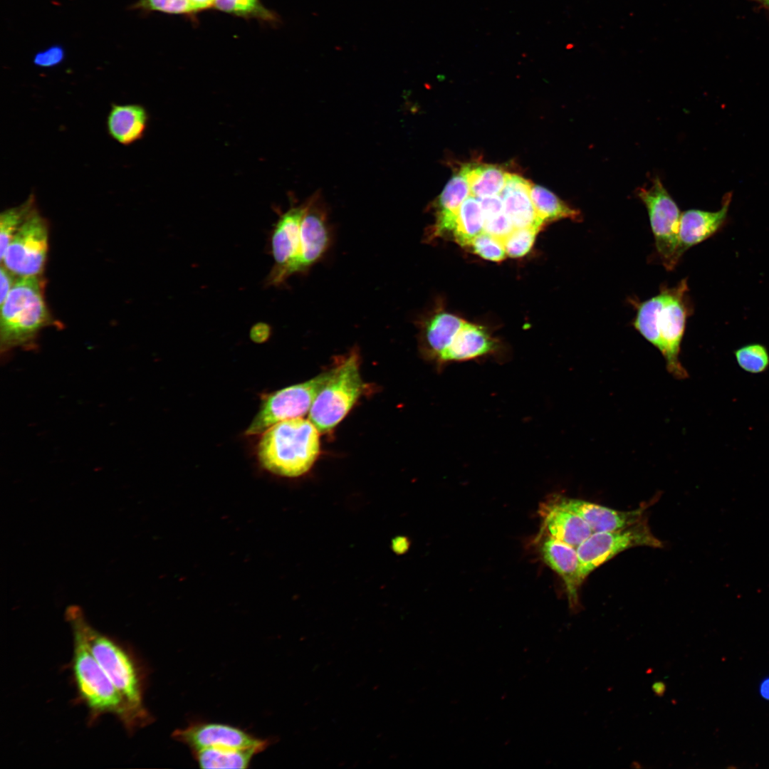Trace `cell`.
<instances>
[{
	"instance_id": "36",
	"label": "cell",
	"mask_w": 769,
	"mask_h": 769,
	"mask_svg": "<svg viewBox=\"0 0 769 769\" xmlns=\"http://www.w3.org/2000/svg\"><path fill=\"white\" fill-rule=\"evenodd\" d=\"M0 278H1V293H0V303L1 304L9 293L11 290L12 287L15 284L18 279V276L9 271L3 264L1 265L0 268Z\"/></svg>"
},
{
	"instance_id": "28",
	"label": "cell",
	"mask_w": 769,
	"mask_h": 769,
	"mask_svg": "<svg viewBox=\"0 0 769 769\" xmlns=\"http://www.w3.org/2000/svg\"><path fill=\"white\" fill-rule=\"evenodd\" d=\"M735 357L738 366L744 371L751 374H759L769 367V352L767 348L759 343H751L737 349Z\"/></svg>"
},
{
	"instance_id": "27",
	"label": "cell",
	"mask_w": 769,
	"mask_h": 769,
	"mask_svg": "<svg viewBox=\"0 0 769 769\" xmlns=\"http://www.w3.org/2000/svg\"><path fill=\"white\" fill-rule=\"evenodd\" d=\"M36 208L35 197L31 194L21 204L3 211L0 215V258L25 220Z\"/></svg>"
},
{
	"instance_id": "17",
	"label": "cell",
	"mask_w": 769,
	"mask_h": 769,
	"mask_svg": "<svg viewBox=\"0 0 769 769\" xmlns=\"http://www.w3.org/2000/svg\"><path fill=\"white\" fill-rule=\"evenodd\" d=\"M502 357L501 342L486 327L465 322L444 354L440 370L449 363Z\"/></svg>"
},
{
	"instance_id": "6",
	"label": "cell",
	"mask_w": 769,
	"mask_h": 769,
	"mask_svg": "<svg viewBox=\"0 0 769 769\" xmlns=\"http://www.w3.org/2000/svg\"><path fill=\"white\" fill-rule=\"evenodd\" d=\"M364 387L359 354L352 350L333 368L311 405L308 419L321 433L332 431L350 411Z\"/></svg>"
},
{
	"instance_id": "38",
	"label": "cell",
	"mask_w": 769,
	"mask_h": 769,
	"mask_svg": "<svg viewBox=\"0 0 769 769\" xmlns=\"http://www.w3.org/2000/svg\"><path fill=\"white\" fill-rule=\"evenodd\" d=\"M194 12L214 6V0H189Z\"/></svg>"
},
{
	"instance_id": "25",
	"label": "cell",
	"mask_w": 769,
	"mask_h": 769,
	"mask_svg": "<svg viewBox=\"0 0 769 769\" xmlns=\"http://www.w3.org/2000/svg\"><path fill=\"white\" fill-rule=\"evenodd\" d=\"M202 768H246L258 750L206 748L192 751Z\"/></svg>"
},
{
	"instance_id": "13",
	"label": "cell",
	"mask_w": 769,
	"mask_h": 769,
	"mask_svg": "<svg viewBox=\"0 0 769 769\" xmlns=\"http://www.w3.org/2000/svg\"><path fill=\"white\" fill-rule=\"evenodd\" d=\"M330 240L327 209L316 193L310 197L302 221L300 251L291 275L304 273L312 267L326 252Z\"/></svg>"
},
{
	"instance_id": "21",
	"label": "cell",
	"mask_w": 769,
	"mask_h": 769,
	"mask_svg": "<svg viewBox=\"0 0 769 769\" xmlns=\"http://www.w3.org/2000/svg\"><path fill=\"white\" fill-rule=\"evenodd\" d=\"M532 183L516 174L508 173L501 192L504 211L515 228L536 227L544 225L538 217L530 190Z\"/></svg>"
},
{
	"instance_id": "35",
	"label": "cell",
	"mask_w": 769,
	"mask_h": 769,
	"mask_svg": "<svg viewBox=\"0 0 769 769\" xmlns=\"http://www.w3.org/2000/svg\"><path fill=\"white\" fill-rule=\"evenodd\" d=\"M483 214L488 216L504 211L503 202L500 195H492L478 199Z\"/></svg>"
},
{
	"instance_id": "14",
	"label": "cell",
	"mask_w": 769,
	"mask_h": 769,
	"mask_svg": "<svg viewBox=\"0 0 769 769\" xmlns=\"http://www.w3.org/2000/svg\"><path fill=\"white\" fill-rule=\"evenodd\" d=\"M539 552L543 562L564 582L569 608L577 613L581 610L579 590L584 582L577 548L541 532Z\"/></svg>"
},
{
	"instance_id": "2",
	"label": "cell",
	"mask_w": 769,
	"mask_h": 769,
	"mask_svg": "<svg viewBox=\"0 0 769 769\" xmlns=\"http://www.w3.org/2000/svg\"><path fill=\"white\" fill-rule=\"evenodd\" d=\"M72 629L78 632L105 673L124 699L139 727L152 718L143 703V682L132 656L113 639L93 628L80 608L69 607L66 614Z\"/></svg>"
},
{
	"instance_id": "29",
	"label": "cell",
	"mask_w": 769,
	"mask_h": 769,
	"mask_svg": "<svg viewBox=\"0 0 769 769\" xmlns=\"http://www.w3.org/2000/svg\"><path fill=\"white\" fill-rule=\"evenodd\" d=\"M214 6L220 11L239 16L258 17L268 21L276 19L259 0H214Z\"/></svg>"
},
{
	"instance_id": "1",
	"label": "cell",
	"mask_w": 769,
	"mask_h": 769,
	"mask_svg": "<svg viewBox=\"0 0 769 769\" xmlns=\"http://www.w3.org/2000/svg\"><path fill=\"white\" fill-rule=\"evenodd\" d=\"M686 279L672 288L663 287L658 295L639 304L633 325L662 353L666 369L679 380L689 375L679 355L689 313Z\"/></svg>"
},
{
	"instance_id": "31",
	"label": "cell",
	"mask_w": 769,
	"mask_h": 769,
	"mask_svg": "<svg viewBox=\"0 0 769 769\" xmlns=\"http://www.w3.org/2000/svg\"><path fill=\"white\" fill-rule=\"evenodd\" d=\"M467 246L479 256L492 261H501L506 256L502 241L485 231L473 239Z\"/></svg>"
},
{
	"instance_id": "37",
	"label": "cell",
	"mask_w": 769,
	"mask_h": 769,
	"mask_svg": "<svg viewBox=\"0 0 769 769\" xmlns=\"http://www.w3.org/2000/svg\"><path fill=\"white\" fill-rule=\"evenodd\" d=\"M269 326L263 323H259L253 325L251 330V338L257 342L266 340L270 335Z\"/></svg>"
},
{
	"instance_id": "30",
	"label": "cell",
	"mask_w": 769,
	"mask_h": 769,
	"mask_svg": "<svg viewBox=\"0 0 769 769\" xmlns=\"http://www.w3.org/2000/svg\"><path fill=\"white\" fill-rule=\"evenodd\" d=\"M540 229L536 227L515 228L502 240L506 255L511 257L525 255L533 246Z\"/></svg>"
},
{
	"instance_id": "34",
	"label": "cell",
	"mask_w": 769,
	"mask_h": 769,
	"mask_svg": "<svg viewBox=\"0 0 769 769\" xmlns=\"http://www.w3.org/2000/svg\"><path fill=\"white\" fill-rule=\"evenodd\" d=\"M65 57V52L61 46H52L37 53L33 58V63L41 68H51L61 63Z\"/></svg>"
},
{
	"instance_id": "15",
	"label": "cell",
	"mask_w": 769,
	"mask_h": 769,
	"mask_svg": "<svg viewBox=\"0 0 769 769\" xmlns=\"http://www.w3.org/2000/svg\"><path fill=\"white\" fill-rule=\"evenodd\" d=\"M551 498L560 506L581 517L593 533L616 530L634 524L644 516L646 509L651 504L649 501L638 508L623 511L562 495H554Z\"/></svg>"
},
{
	"instance_id": "18",
	"label": "cell",
	"mask_w": 769,
	"mask_h": 769,
	"mask_svg": "<svg viewBox=\"0 0 769 769\" xmlns=\"http://www.w3.org/2000/svg\"><path fill=\"white\" fill-rule=\"evenodd\" d=\"M731 202V194L723 197L720 209L708 211L690 209L681 214L678 254L679 258L691 247L697 245L718 232L726 221Z\"/></svg>"
},
{
	"instance_id": "26",
	"label": "cell",
	"mask_w": 769,
	"mask_h": 769,
	"mask_svg": "<svg viewBox=\"0 0 769 769\" xmlns=\"http://www.w3.org/2000/svg\"><path fill=\"white\" fill-rule=\"evenodd\" d=\"M484 231V216L478 199L471 195L466 198L458 211L453 236L457 243L466 246Z\"/></svg>"
},
{
	"instance_id": "41",
	"label": "cell",
	"mask_w": 769,
	"mask_h": 769,
	"mask_svg": "<svg viewBox=\"0 0 769 769\" xmlns=\"http://www.w3.org/2000/svg\"><path fill=\"white\" fill-rule=\"evenodd\" d=\"M631 767L633 768H638V769L642 768V765L637 761H633L632 763Z\"/></svg>"
},
{
	"instance_id": "23",
	"label": "cell",
	"mask_w": 769,
	"mask_h": 769,
	"mask_svg": "<svg viewBox=\"0 0 769 769\" xmlns=\"http://www.w3.org/2000/svg\"><path fill=\"white\" fill-rule=\"evenodd\" d=\"M460 170L469 183L471 195L477 199L501 193L508 175L501 167L487 164L469 163Z\"/></svg>"
},
{
	"instance_id": "24",
	"label": "cell",
	"mask_w": 769,
	"mask_h": 769,
	"mask_svg": "<svg viewBox=\"0 0 769 769\" xmlns=\"http://www.w3.org/2000/svg\"><path fill=\"white\" fill-rule=\"evenodd\" d=\"M530 194L536 213L543 224L563 219L580 220L581 214L545 187L531 184Z\"/></svg>"
},
{
	"instance_id": "22",
	"label": "cell",
	"mask_w": 769,
	"mask_h": 769,
	"mask_svg": "<svg viewBox=\"0 0 769 769\" xmlns=\"http://www.w3.org/2000/svg\"><path fill=\"white\" fill-rule=\"evenodd\" d=\"M148 120L146 109L140 104L113 103L107 117V131L115 141L128 146L143 137Z\"/></svg>"
},
{
	"instance_id": "39",
	"label": "cell",
	"mask_w": 769,
	"mask_h": 769,
	"mask_svg": "<svg viewBox=\"0 0 769 769\" xmlns=\"http://www.w3.org/2000/svg\"><path fill=\"white\" fill-rule=\"evenodd\" d=\"M652 690L656 696H663L666 691V685L664 681H657L653 683Z\"/></svg>"
},
{
	"instance_id": "7",
	"label": "cell",
	"mask_w": 769,
	"mask_h": 769,
	"mask_svg": "<svg viewBox=\"0 0 769 769\" xmlns=\"http://www.w3.org/2000/svg\"><path fill=\"white\" fill-rule=\"evenodd\" d=\"M333 371V368L304 382L266 394L261 399L258 411L245 431V434H261L279 422L301 417L309 412L314 399L330 377Z\"/></svg>"
},
{
	"instance_id": "8",
	"label": "cell",
	"mask_w": 769,
	"mask_h": 769,
	"mask_svg": "<svg viewBox=\"0 0 769 769\" xmlns=\"http://www.w3.org/2000/svg\"><path fill=\"white\" fill-rule=\"evenodd\" d=\"M639 546L662 547L661 540L652 533L645 516L622 528L592 533L577 548L582 578L585 580L596 568L619 553Z\"/></svg>"
},
{
	"instance_id": "33",
	"label": "cell",
	"mask_w": 769,
	"mask_h": 769,
	"mask_svg": "<svg viewBox=\"0 0 769 769\" xmlns=\"http://www.w3.org/2000/svg\"><path fill=\"white\" fill-rule=\"evenodd\" d=\"M511 221L505 211L484 217V231L486 233L503 240L513 230Z\"/></svg>"
},
{
	"instance_id": "9",
	"label": "cell",
	"mask_w": 769,
	"mask_h": 769,
	"mask_svg": "<svg viewBox=\"0 0 769 769\" xmlns=\"http://www.w3.org/2000/svg\"><path fill=\"white\" fill-rule=\"evenodd\" d=\"M637 195L647 209L661 261L667 270H672L680 258L678 254L679 209L658 177L653 180L649 188L639 189Z\"/></svg>"
},
{
	"instance_id": "42",
	"label": "cell",
	"mask_w": 769,
	"mask_h": 769,
	"mask_svg": "<svg viewBox=\"0 0 769 769\" xmlns=\"http://www.w3.org/2000/svg\"><path fill=\"white\" fill-rule=\"evenodd\" d=\"M760 1H763L765 4H766L767 6H769V0H760Z\"/></svg>"
},
{
	"instance_id": "40",
	"label": "cell",
	"mask_w": 769,
	"mask_h": 769,
	"mask_svg": "<svg viewBox=\"0 0 769 769\" xmlns=\"http://www.w3.org/2000/svg\"><path fill=\"white\" fill-rule=\"evenodd\" d=\"M761 692L764 697L769 699V679L763 683Z\"/></svg>"
},
{
	"instance_id": "11",
	"label": "cell",
	"mask_w": 769,
	"mask_h": 769,
	"mask_svg": "<svg viewBox=\"0 0 769 769\" xmlns=\"http://www.w3.org/2000/svg\"><path fill=\"white\" fill-rule=\"evenodd\" d=\"M310 202V197L303 204L290 208L274 226L271 239L274 264L266 279L268 286H280L291 276V269L300 251L302 221Z\"/></svg>"
},
{
	"instance_id": "12",
	"label": "cell",
	"mask_w": 769,
	"mask_h": 769,
	"mask_svg": "<svg viewBox=\"0 0 769 769\" xmlns=\"http://www.w3.org/2000/svg\"><path fill=\"white\" fill-rule=\"evenodd\" d=\"M172 736L187 745L192 751L206 748H253L263 751L269 744L268 740L258 738L246 731L227 724L195 722L177 729Z\"/></svg>"
},
{
	"instance_id": "20",
	"label": "cell",
	"mask_w": 769,
	"mask_h": 769,
	"mask_svg": "<svg viewBox=\"0 0 769 769\" xmlns=\"http://www.w3.org/2000/svg\"><path fill=\"white\" fill-rule=\"evenodd\" d=\"M538 513L543 520L541 532L576 548L593 533L581 517L560 506L552 498L540 504Z\"/></svg>"
},
{
	"instance_id": "10",
	"label": "cell",
	"mask_w": 769,
	"mask_h": 769,
	"mask_svg": "<svg viewBox=\"0 0 769 769\" xmlns=\"http://www.w3.org/2000/svg\"><path fill=\"white\" fill-rule=\"evenodd\" d=\"M48 223L36 207L14 236L1 264L18 277L40 276L48 251Z\"/></svg>"
},
{
	"instance_id": "32",
	"label": "cell",
	"mask_w": 769,
	"mask_h": 769,
	"mask_svg": "<svg viewBox=\"0 0 769 769\" xmlns=\"http://www.w3.org/2000/svg\"><path fill=\"white\" fill-rule=\"evenodd\" d=\"M138 6L148 10L169 14L194 12L189 0H140Z\"/></svg>"
},
{
	"instance_id": "5",
	"label": "cell",
	"mask_w": 769,
	"mask_h": 769,
	"mask_svg": "<svg viewBox=\"0 0 769 769\" xmlns=\"http://www.w3.org/2000/svg\"><path fill=\"white\" fill-rule=\"evenodd\" d=\"M73 634V672L80 696L91 713L117 716L129 731L139 728L135 718L113 682L105 673L83 636Z\"/></svg>"
},
{
	"instance_id": "4",
	"label": "cell",
	"mask_w": 769,
	"mask_h": 769,
	"mask_svg": "<svg viewBox=\"0 0 769 769\" xmlns=\"http://www.w3.org/2000/svg\"><path fill=\"white\" fill-rule=\"evenodd\" d=\"M50 321L40 276L19 277L1 304V352L28 347Z\"/></svg>"
},
{
	"instance_id": "3",
	"label": "cell",
	"mask_w": 769,
	"mask_h": 769,
	"mask_svg": "<svg viewBox=\"0 0 769 769\" xmlns=\"http://www.w3.org/2000/svg\"><path fill=\"white\" fill-rule=\"evenodd\" d=\"M320 431L309 420L279 422L261 434L256 447L261 466L273 474L295 478L307 473L320 454Z\"/></svg>"
},
{
	"instance_id": "16",
	"label": "cell",
	"mask_w": 769,
	"mask_h": 769,
	"mask_svg": "<svg viewBox=\"0 0 769 769\" xmlns=\"http://www.w3.org/2000/svg\"><path fill=\"white\" fill-rule=\"evenodd\" d=\"M465 320L450 313L436 310L422 319L419 349L423 357L440 370L441 358Z\"/></svg>"
},
{
	"instance_id": "19",
	"label": "cell",
	"mask_w": 769,
	"mask_h": 769,
	"mask_svg": "<svg viewBox=\"0 0 769 769\" xmlns=\"http://www.w3.org/2000/svg\"><path fill=\"white\" fill-rule=\"evenodd\" d=\"M470 195L469 183L460 170L448 181L432 204L435 221L425 233L427 242L453 231L459 208Z\"/></svg>"
}]
</instances>
